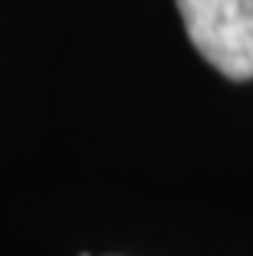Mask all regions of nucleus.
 Listing matches in <instances>:
<instances>
[{
    "mask_svg": "<svg viewBox=\"0 0 253 256\" xmlns=\"http://www.w3.org/2000/svg\"><path fill=\"white\" fill-rule=\"evenodd\" d=\"M187 40L220 76L253 79V0H174Z\"/></svg>",
    "mask_w": 253,
    "mask_h": 256,
    "instance_id": "f257e3e1",
    "label": "nucleus"
},
{
    "mask_svg": "<svg viewBox=\"0 0 253 256\" xmlns=\"http://www.w3.org/2000/svg\"><path fill=\"white\" fill-rule=\"evenodd\" d=\"M82 256H89V253H82Z\"/></svg>",
    "mask_w": 253,
    "mask_h": 256,
    "instance_id": "f03ea898",
    "label": "nucleus"
}]
</instances>
